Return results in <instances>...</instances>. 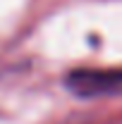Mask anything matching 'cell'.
<instances>
[{
	"mask_svg": "<svg viewBox=\"0 0 122 124\" xmlns=\"http://www.w3.org/2000/svg\"><path fill=\"white\" fill-rule=\"evenodd\" d=\"M67 91L84 98V100H96V98H120L122 95V67H84V69H72L65 77Z\"/></svg>",
	"mask_w": 122,
	"mask_h": 124,
	"instance_id": "1",
	"label": "cell"
}]
</instances>
